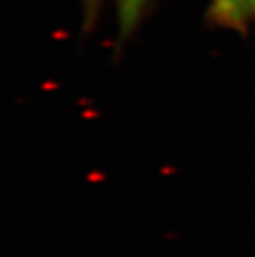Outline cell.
I'll list each match as a JSON object with an SVG mask.
<instances>
[{"label": "cell", "mask_w": 255, "mask_h": 257, "mask_svg": "<svg viewBox=\"0 0 255 257\" xmlns=\"http://www.w3.org/2000/svg\"><path fill=\"white\" fill-rule=\"evenodd\" d=\"M205 19L227 30H245L255 24V0H210Z\"/></svg>", "instance_id": "cell-1"}, {"label": "cell", "mask_w": 255, "mask_h": 257, "mask_svg": "<svg viewBox=\"0 0 255 257\" xmlns=\"http://www.w3.org/2000/svg\"><path fill=\"white\" fill-rule=\"evenodd\" d=\"M148 5L149 0H116L119 37L128 38L136 30Z\"/></svg>", "instance_id": "cell-2"}, {"label": "cell", "mask_w": 255, "mask_h": 257, "mask_svg": "<svg viewBox=\"0 0 255 257\" xmlns=\"http://www.w3.org/2000/svg\"><path fill=\"white\" fill-rule=\"evenodd\" d=\"M103 2L105 0H81V25L83 30H93L96 22H98L100 12L103 9Z\"/></svg>", "instance_id": "cell-3"}]
</instances>
